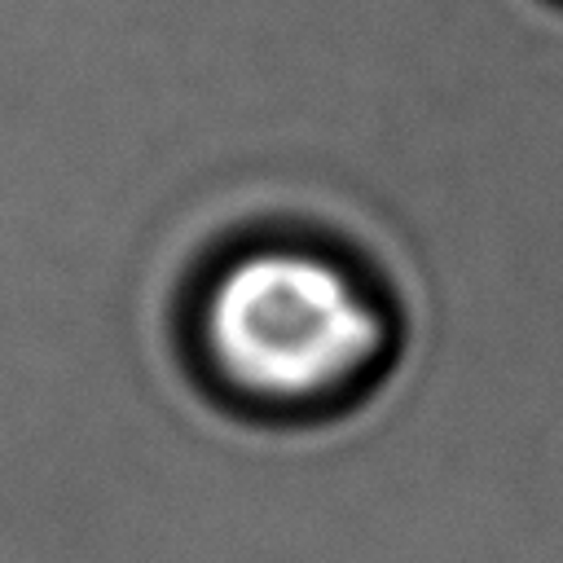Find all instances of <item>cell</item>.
<instances>
[{"instance_id":"obj_1","label":"cell","mask_w":563,"mask_h":563,"mask_svg":"<svg viewBox=\"0 0 563 563\" xmlns=\"http://www.w3.org/2000/svg\"><path fill=\"white\" fill-rule=\"evenodd\" d=\"M207 347L242 391L303 400L347 387L383 347L361 286L308 251H255L207 295Z\"/></svg>"}]
</instances>
